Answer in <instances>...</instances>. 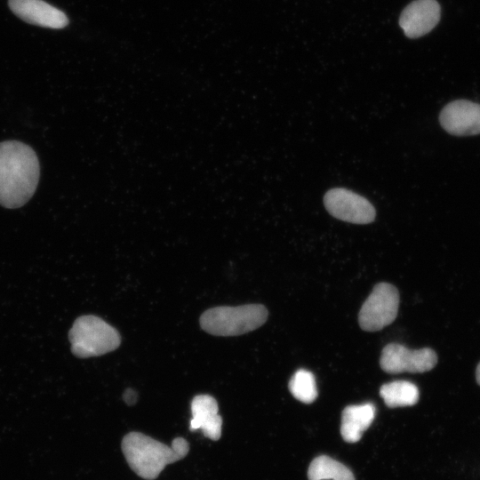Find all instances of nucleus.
<instances>
[{
  "label": "nucleus",
  "mask_w": 480,
  "mask_h": 480,
  "mask_svg": "<svg viewBox=\"0 0 480 480\" xmlns=\"http://www.w3.org/2000/svg\"><path fill=\"white\" fill-rule=\"evenodd\" d=\"M68 338L72 353L81 358L114 351L121 343L118 331L103 319L92 315L76 318L69 331Z\"/></svg>",
  "instance_id": "4"
},
{
  "label": "nucleus",
  "mask_w": 480,
  "mask_h": 480,
  "mask_svg": "<svg viewBox=\"0 0 480 480\" xmlns=\"http://www.w3.org/2000/svg\"><path fill=\"white\" fill-rule=\"evenodd\" d=\"M35 151L17 140L0 142V204L18 208L34 195L39 180Z\"/></svg>",
  "instance_id": "1"
},
{
  "label": "nucleus",
  "mask_w": 480,
  "mask_h": 480,
  "mask_svg": "<svg viewBox=\"0 0 480 480\" xmlns=\"http://www.w3.org/2000/svg\"><path fill=\"white\" fill-rule=\"evenodd\" d=\"M376 408L372 403L347 406L341 414L340 434L348 443L360 440L374 420Z\"/></svg>",
  "instance_id": "12"
},
{
  "label": "nucleus",
  "mask_w": 480,
  "mask_h": 480,
  "mask_svg": "<svg viewBox=\"0 0 480 480\" xmlns=\"http://www.w3.org/2000/svg\"><path fill=\"white\" fill-rule=\"evenodd\" d=\"M476 379L477 383L480 385V363L478 364L476 371Z\"/></svg>",
  "instance_id": "17"
},
{
  "label": "nucleus",
  "mask_w": 480,
  "mask_h": 480,
  "mask_svg": "<svg viewBox=\"0 0 480 480\" xmlns=\"http://www.w3.org/2000/svg\"><path fill=\"white\" fill-rule=\"evenodd\" d=\"M124 402L128 404H133L136 402L137 394L133 389L128 388L123 395Z\"/></svg>",
  "instance_id": "16"
},
{
  "label": "nucleus",
  "mask_w": 480,
  "mask_h": 480,
  "mask_svg": "<svg viewBox=\"0 0 480 480\" xmlns=\"http://www.w3.org/2000/svg\"><path fill=\"white\" fill-rule=\"evenodd\" d=\"M437 363L436 352L429 348L409 349L397 344H388L382 349L380 364L388 373L424 372L430 371Z\"/></svg>",
  "instance_id": "7"
},
{
  "label": "nucleus",
  "mask_w": 480,
  "mask_h": 480,
  "mask_svg": "<svg viewBox=\"0 0 480 480\" xmlns=\"http://www.w3.org/2000/svg\"><path fill=\"white\" fill-rule=\"evenodd\" d=\"M324 204L334 218L355 224H368L374 220L376 211L364 196L343 188L328 190Z\"/></svg>",
  "instance_id": "6"
},
{
  "label": "nucleus",
  "mask_w": 480,
  "mask_h": 480,
  "mask_svg": "<svg viewBox=\"0 0 480 480\" xmlns=\"http://www.w3.org/2000/svg\"><path fill=\"white\" fill-rule=\"evenodd\" d=\"M10 9L24 21L50 28H62L68 23L66 14L43 0H9Z\"/></svg>",
  "instance_id": "10"
},
{
  "label": "nucleus",
  "mask_w": 480,
  "mask_h": 480,
  "mask_svg": "<svg viewBox=\"0 0 480 480\" xmlns=\"http://www.w3.org/2000/svg\"><path fill=\"white\" fill-rule=\"evenodd\" d=\"M121 447L132 471L147 480L156 479L166 465L182 460L189 451L183 437L174 438L169 446L140 432L126 434Z\"/></svg>",
  "instance_id": "2"
},
{
  "label": "nucleus",
  "mask_w": 480,
  "mask_h": 480,
  "mask_svg": "<svg viewBox=\"0 0 480 480\" xmlns=\"http://www.w3.org/2000/svg\"><path fill=\"white\" fill-rule=\"evenodd\" d=\"M289 390L297 400L305 404L313 403L317 397L314 374L304 369L298 370L289 381Z\"/></svg>",
  "instance_id": "15"
},
{
  "label": "nucleus",
  "mask_w": 480,
  "mask_h": 480,
  "mask_svg": "<svg viewBox=\"0 0 480 480\" xmlns=\"http://www.w3.org/2000/svg\"><path fill=\"white\" fill-rule=\"evenodd\" d=\"M380 395L390 408L413 405L420 397L417 386L406 380H395L382 385Z\"/></svg>",
  "instance_id": "13"
},
{
  "label": "nucleus",
  "mask_w": 480,
  "mask_h": 480,
  "mask_svg": "<svg viewBox=\"0 0 480 480\" xmlns=\"http://www.w3.org/2000/svg\"><path fill=\"white\" fill-rule=\"evenodd\" d=\"M189 429H201L204 436L217 441L221 436L222 418L216 399L210 395H197L191 401Z\"/></svg>",
  "instance_id": "11"
},
{
  "label": "nucleus",
  "mask_w": 480,
  "mask_h": 480,
  "mask_svg": "<svg viewBox=\"0 0 480 480\" xmlns=\"http://www.w3.org/2000/svg\"><path fill=\"white\" fill-rule=\"evenodd\" d=\"M440 16L441 8L436 0H415L402 12L399 25L406 36L417 38L430 32Z\"/></svg>",
  "instance_id": "9"
},
{
  "label": "nucleus",
  "mask_w": 480,
  "mask_h": 480,
  "mask_svg": "<svg viewBox=\"0 0 480 480\" xmlns=\"http://www.w3.org/2000/svg\"><path fill=\"white\" fill-rule=\"evenodd\" d=\"M439 122L449 133L469 136L480 133V104L457 100L448 103L440 112Z\"/></svg>",
  "instance_id": "8"
},
{
  "label": "nucleus",
  "mask_w": 480,
  "mask_h": 480,
  "mask_svg": "<svg viewBox=\"0 0 480 480\" xmlns=\"http://www.w3.org/2000/svg\"><path fill=\"white\" fill-rule=\"evenodd\" d=\"M398 305L399 294L394 285L388 283L376 284L359 311L360 327L367 332L381 330L396 319Z\"/></svg>",
  "instance_id": "5"
},
{
  "label": "nucleus",
  "mask_w": 480,
  "mask_h": 480,
  "mask_svg": "<svg viewBox=\"0 0 480 480\" xmlns=\"http://www.w3.org/2000/svg\"><path fill=\"white\" fill-rule=\"evenodd\" d=\"M308 477V480H355L348 468L326 455H320L311 461Z\"/></svg>",
  "instance_id": "14"
},
{
  "label": "nucleus",
  "mask_w": 480,
  "mask_h": 480,
  "mask_svg": "<svg viewBox=\"0 0 480 480\" xmlns=\"http://www.w3.org/2000/svg\"><path fill=\"white\" fill-rule=\"evenodd\" d=\"M268 309L261 304L237 307H215L200 316L202 329L214 336H237L261 326L268 318Z\"/></svg>",
  "instance_id": "3"
}]
</instances>
